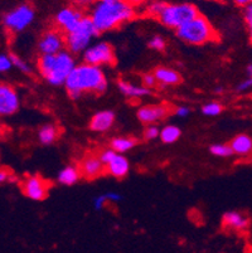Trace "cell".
Listing matches in <instances>:
<instances>
[{"mask_svg": "<svg viewBox=\"0 0 252 253\" xmlns=\"http://www.w3.org/2000/svg\"><path fill=\"white\" fill-rule=\"evenodd\" d=\"M0 136H1V126H0Z\"/></svg>", "mask_w": 252, "mask_h": 253, "instance_id": "7bdbcfd3", "label": "cell"}, {"mask_svg": "<svg viewBox=\"0 0 252 253\" xmlns=\"http://www.w3.org/2000/svg\"><path fill=\"white\" fill-rule=\"evenodd\" d=\"M83 17L85 15L81 9L76 8V6H64L57 11L54 17V24L57 29L63 32L64 34L71 33L77 28Z\"/></svg>", "mask_w": 252, "mask_h": 253, "instance_id": "30bf717a", "label": "cell"}, {"mask_svg": "<svg viewBox=\"0 0 252 253\" xmlns=\"http://www.w3.org/2000/svg\"><path fill=\"white\" fill-rule=\"evenodd\" d=\"M246 73H247V76H249V77H252V63L247 64Z\"/></svg>", "mask_w": 252, "mask_h": 253, "instance_id": "60d3db41", "label": "cell"}, {"mask_svg": "<svg viewBox=\"0 0 252 253\" xmlns=\"http://www.w3.org/2000/svg\"><path fill=\"white\" fill-rule=\"evenodd\" d=\"M101 160L106 168V172L112 178L122 179L128 175L130 171V163L124 156V154H119L112 149H106L100 154Z\"/></svg>", "mask_w": 252, "mask_h": 253, "instance_id": "9c48e42d", "label": "cell"}, {"mask_svg": "<svg viewBox=\"0 0 252 253\" xmlns=\"http://www.w3.org/2000/svg\"><path fill=\"white\" fill-rule=\"evenodd\" d=\"M152 73L155 76L158 84L163 87H174L182 82V76L179 75V72L170 67L160 66V67H156Z\"/></svg>", "mask_w": 252, "mask_h": 253, "instance_id": "ac0fdd59", "label": "cell"}, {"mask_svg": "<svg viewBox=\"0 0 252 253\" xmlns=\"http://www.w3.org/2000/svg\"><path fill=\"white\" fill-rule=\"evenodd\" d=\"M214 92H216V93H222V92H223V88H222V87H217V88L214 89Z\"/></svg>", "mask_w": 252, "mask_h": 253, "instance_id": "b9f144b4", "label": "cell"}, {"mask_svg": "<svg viewBox=\"0 0 252 253\" xmlns=\"http://www.w3.org/2000/svg\"><path fill=\"white\" fill-rule=\"evenodd\" d=\"M81 178H82V175H81L80 168L75 167V165L64 167L63 169L59 170L58 175H57V180H58V183L66 186L75 185Z\"/></svg>", "mask_w": 252, "mask_h": 253, "instance_id": "44dd1931", "label": "cell"}, {"mask_svg": "<svg viewBox=\"0 0 252 253\" xmlns=\"http://www.w3.org/2000/svg\"><path fill=\"white\" fill-rule=\"evenodd\" d=\"M198 14L200 10L191 1H175V3L165 1L163 9L156 17V20L166 28L177 31Z\"/></svg>", "mask_w": 252, "mask_h": 253, "instance_id": "5b68a950", "label": "cell"}, {"mask_svg": "<svg viewBox=\"0 0 252 253\" xmlns=\"http://www.w3.org/2000/svg\"><path fill=\"white\" fill-rule=\"evenodd\" d=\"M182 42L191 45H203L218 39L216 29L204 15L198 14L175 31Z\"/></svg>", "mask_w": 252, "mask_h": 253, "instance_id": "277c9868", "label": "cell"}, {"mask_svg": "<svg viewBox=\"0 0 252 253\" xmlns=\"http://www.w3.org/2000/svg\"><path fill=\"white\" fill-rule=\"evenodd\" d=\"M10 175H9V172L4 169H0V185L9 180Z\"/></svg>", "mask_w": 252, "mask_h": 253, "instance_id": "f35d334b", "label": "cell"}, {"mask_svg": "<svg viewBox=\"0 0 252 253\" xmlns=\"http://www.w3.org/2000/svg\"><path fill=\"white\" fill-rule=\"evenodd\" d=\"M80 171L82 178L87 180H94V179L100 178L103 172H106V168L103 162L101 160L100 155H95V154H89L81 160Z\"/></svg>", "mask_w": 252, "mask_h": 253, "instance_id": "9a60e30c", "label": "cell"}, {"mask_svg": "<svg viewBox=\"0 0 252 253\" xmlns=\"http://www.w3.org/2000/svg\"><path fill=\"white\" fill-rule=\"evenodd\" d=\"M10 57H11V62H13V67H17L20 72L31 75L32 67L24 61V59H22L19 56H17V54H10Z\"/></svg>", "mask_w": 252, "mask_h": 253, "instance_id": "f546056e", "label": "cell"}, {"mask_svg": "<svg viewBox=\"0 0 252 253\" xmlns=\"http://www.w3.org/2000/svg\"><path fill=\"white\" fill-rule=\"evenodd\" d=\"M59 130L53 124H46L38 131V140L42 145H52L58 139Z\"/></svg>", "mask_w": 252, "mask_h": 253, "instance_id": "7402d4cb", "label": "cell"}, {"mask_svg": "<svg viewBox=\"0 0 252 253\" xmlns=\"http://www.w3.org/2000/svg\"><path fill=\"white\" fill-rule=\"evenodd\" d=\"M169 105L165 103H148L142 106L136 112L138 120L144 125H152L163 121L170 114Z\"/></svg>", "mask_w": 252, "mask_h": 253, "instance_id": "7c38bea8", "label": "cell"}, {"mask_svg": "<svg viewBox=\"0 0 252 253\" xmlns=\"http://www.w3.org/2000/svg\"><path fill=\"white\" fill-rule=\"evenodd\" d=\"M37 67L50 86H64L68 76L76 67V61L69 50H62L57 54H42Z\"/></svg>", "mask_w": 252, "mask_h": 253, "instance_id": "3957f363", "label": "cell"}, {"mask_svg": "<svg viewBox=\"0 0 252 253\" xmlns=\"http://www.w3.org/2000/svg\"><path fill=\"white\" fill-rule=\"evenodd\" d=\"M20 98L14 87L0 84V116H11L19 110Z\"/></svg>", "mask_w": 252, "mask_h": 253, "instance_id": "4fadbf2b", "label": "cell"}, {"mask_svg": "<svg viewBox=\"0 0 252 253\" xmlns=\"http://www.w3.org/2000/svg\"><path fill=\"white\" fill-rule=\"evenodd\" d=\"M148 47L156 52H163L166 48V41L161 36H154L149 39Z\"/></svg>", "mask_w": 252, "mask_h": 253, "instance_id": "f1b7e54d", "label": "cell"}, {"mask_svg": "<svg viewBox=\"0 0 252 253\" xmlns=\"http://www.w3.org/2000/svg\"><path fill=\"white\" fill-rule=\"evenodd\" d=\"M222 111H223V106L217 101H211V102H207L202 106V114L204 116H218L222 114Z\"/></svg>", "mask_w": 252, "mask_h": 253, "instance_id": "83f0119b", "label": "cell"}, {"mask_svg": "<svg viewBox=\"0 0 252 253\" xmlns=\"http://www.w3.org/2000/svg\"><path fill=\"white\" fill-rule=\"evenodd\" d=\"M222 223L227 229L231 231H244L249 227L250 219L245 214H242L241 211H226L223 217H222Z\"/></svg>", "mask_w": 252, "mask_h": 253, "instance_id": "d6986e66", "label": "cell"}, {"mask_svg": "<svg viewBox=\"0 0 252 253\" xmlns=\"http://www.w3.org/2000/svg\"><path fill=\"white\" fill-rule=\"evenodd\" d=\"M136 146V139L131 136H117L110 141V148L119 154H125Z\"/></svg>", "mask_w": 252, "mask_h": 253, "instance_id": "603a6c76", "label": "cell"}, {"mask_svg": "<svg viewBox=\"0 0 252 253\" xmlns=\"http://www.w3.org/2000/svg\"><path fill=\"white\" fill-rule=\"evenodd\" d=\"M83 62L94 64V66H111L114 64L116 58H115L114 48L107 42H97L91 44L83 52Z\"/></svg>", "mask_w": 252, "mask_h": 253, "instance_id": "52a82bcc", "label": "cell"}, {"mask_svg": "<svg viewBox=\"0 0 252 253\" xmlns=\"http://www.w3.org/2000/svg\"><path fill=\"white\" fill-rule=\"evenodd\" d=\"M120 92L129 100H140L147 96L151 95V89L145 87L144 84H138L128 80H119L117 82Z\"/></svg>", "mask_w": 252, "mask_h": 253, "instance_id": "2e32d148", "label": "cell"}, {"mask_svg": "<svg viewBox=\"0 0 252 253\" xmlns=\"http://www.w3.org/2000/svg\"><path fill=\"white\" fill-rule=\"evenodd\" d=\"M66 47V34L59 29H50L42 34L38 42L41 54H57L64 50Z\"/></svg>", "mask_w": 252, "mask_h": 253, "instance_id": "8fae6325", "label": "cell"}, {"mask_svg": "<svg viewBox=\"0 0 252 253\" xmlns=\"http://www.w3.org/2000/svg\"><path fill=\"white\" fill-rule=\"evenodd\" d=\"M126 1H128L129 4H131L134 8H139V6H144L148 1H150V0H126Z\"/></svg>", "mask_w": 252, "mask_h": 253, "instance_id": "74e56055", "label": "cell"}, {"mask_svg": "<svg viewBox=\"0 0 252 253\" xmlns=\"http://www.w3.org/2000/svg\"><path fill=\"white\" fill-rule=\"evenodd\" d=\"M242 17H244L245 23L249 28L252 27V3L249 4L244 8V11H242Z\"/></svg>", "mask_w": 252, "mask_h": 253, "instance_id": "e575fe53", "label": "cell"}, {"mask_svg": "<svg viewBox=\"0 0 252 253\" xmlns=\"http://www.w3.org/2000/svg\"><path fill=\"white\" fill-rule=\"evenodd\" d=\"M209 153L216 158H230L233 155L232 149H231L230 144H213L209 148Z\"/></svg>", "mask_w": 252, "mask_h": 253, "instance_id": "4316f807", "label": "cell"}, {"mask_svg": "<svg viewBox=\"0 0 252 253\" xmlns=\"http://www.w3.org/2000/svg\"><path fill=\"white\" fill-rule=\"evenodd\" d=\"M180 135H182V131L178 126L175 125H166L164 126L160 130V136L159 139L164 142V144H174L179 140Z\"/></svg>", "mask_w": 252, "mask_h": 253, "instance_id": "d4e9b609", "label": "cell"}, {"mask_svg": "<svg viewBox=\"0 0 252 253\" xmlns=\"http://www.w3.org/2000/svg\"><path fill=\"white\" fill-rule=\"evenodd\" d=\"M164 4H165V0H150L144 5V13L145 15L150 18H155L159 15V13L163 9Z\"/></svg>", "mask_w": 252, "mask_h": 253, "instance_id": "484cf974", "label": "cell"}, {"mask_svg": "<svg viewBox=\"0 0 252 253\" xmlns=\"http://www.w3.org/2000/svg\"><path fill=\"white\" fill-rule=\"evenodd\" d=\"M115 124V114L110 110L99 111L92 116L90 128L95 132H107Z\"/></svg>", "mask_w": 252, "mask_h": 253, "instance_id": "e0dca14e", "label": "cell"}, {"mask_svg": "<svg viewBox=\"0 0 252 253\" xmlns=\"http://www.w3.org/2000/svg\"><path fill=\"white\" fill-rule=\"evenodd\" d=\"M122 199L121 194L116 192H107L103 193V194L97 195L94 199V207L96 211H101V209L105 208L107 204L110 203H119Z\"/></svg>", "mask_w": 252, "mask_h": 253, "instance_id": "cb8c5ba5", "label": "cell"}, {"mask_svg": "<svg viewBox=\"0 0 252 253\" xmlns=\"http://www.w3.org/2000/svg\"><path fill=\"white\" fill-rule=\"evenodd\" d=\"M143 84H144L145 87H148V88L152 89L155 88L156 86H158V81H156L155 76H154V73H145V75H143Z\"/></svg>", "mask_w": 252, "mask_h": 253, "instance_id": "1f68e13d", "label": "cell"}, {"mask_svg": "<svg viewBox=\"0 0 252 253\" xmlns=\"http://www.w3.org/2000/svg\"><path fill=\"white\" fill-rule=\"evenodd\" d=\"M189 114H191V109H189L188 106H178L177 109L174 110V115L175 116L180 117V119H184V117L189 116Z\"/></svg>", "mask_w": 252, "mask_h": 253, "instance_id": "8d00e7d4", "label": "cell"}, {"mask_svg": "<svg viewBox=\"0 0 252 253\" xmlns=\"http://www.w3.org/2000/svg\"><path fill=\"white\" fill-rule=\"evenodd\" d=\"M23 193L27 198L32 201H43L48 197V190H50V184L43 178L38 175L28 176L22 185Z\"/></svg>", "mask_w": 252, "mask_h": 253, "instance_id": "5bb4252c", "label": "cell"}, {"mask_svg": "<svg viewBox=\"0 0 252 253\" xmlns=\"http://www.w3.org/2000/svg\"><path fill=\"white\" fill-rule=\"evenodd\" d=\"M143 136L148 141H152V140L158 139L160 136V128L158 127L156 124H152V125H147L144 128V132H143Z\"/></svg>", "mask_w": 252, "mask_h": 253, "instance_id": "4dcf8cb0", "label": "cell"}, {"mask_svg": "<svg viewBox=\"0 0 252 253\" xmlns=\"http://www.w3.org/2000/svg\"><path fill=\"white\" fill-rule=\"evenodd\" d=\"M232 1L237 6H241V8H245V6L252 3V0H232Z\"/></svg>", "mask_w": 252, "mask_h": 253, "instance_id": "ab89813d", "label": "cell"}, {"mask_svg": "<svg viewBox=\"0 0 252 253\" xmlns=\"http://www.w3.org/2000/svg\"><path fill=\"white\" fill-rule=\"evenodd\" d=\"M233 155L240 158H249L252 155V137L249 135H237L230 142Z\"/></svg>", "mask_w": 252, "mask_h": 253, "instance_id": "ffe728a7", "label": "cell"}, {"mask_svg": "<svg viewBox=\"0 0 252 253\" xmlns=\"http://www.w3.org/2000/svg\"><path fill=\"white\" fill-rule=\"evenodd\" d=\"M73 6L78 9H91V6L96 3V0H71Z\"/></svg>", "mask_w": 252, "mask_h": 253, "instance_id": "836d02e7", "label": "cell"}, {"mask_svg": "<svg viewBox=\"0 0 252 253\" xmlns=\"http://www.w3.org/2000/svg\"><path fill=\"white\" fill-rule=\"evenodd\" d=\"M11 67H13L11 57L6 56V54H0V73L8 72Z\"/></svg>", "mask_w": 252, "mask_h": 253, "instance_id": "d6a6232c", "label": "cell"}, {"mask_svg": "<svg viewBox=\"0 0 252 253\" xmlns=\"http://www.w3.org/2000/svg\"><path fill=\"white\" fill-rule=\"evenodd\" d=\"M33 20L34 9L28 4H22L4 17V24L13 33H19L27 29Z\"/></svg>", "mask_w": 252, "mask_h": 253, "instance_id": "ba28073f", "label": "cell"}, {"mask_svg": "<svg viewBox=\"0 0 252 253\" xmlns=\"http://www.w3.org/2000/svg\"><path fill=\"white\" fill-rule=\"evenodd\" d=\"M252 89V77H247L242 82L237 84V91L239 92H249Z\"/></svg>", "mask_w": 252, "mask_h": 253, "instance_id": "d590c367", "label": "cell"}, {"mask_svg": "<svg viewBox=\"0 0 252 253\" xmlns=\"http://www.w3.org/2000/svg\"><path fill=\"white\" fill-rule=\"evenodd\" d=\"M90 18L99 33L120 28L136 17V11L126 0H96L90 9Z\"/></svg>", "mask_w": 252, "mask_h": 253, "instance_id": "6da1fadb", "label": "cell"}, {"mask_svg": "<svg viewBox=\"0 0 252 253\" xmlns=\"http://www.w3.org/2000/svg\"><path fill=\"white\" fill-rule=\"evenodd\" d=\"M64 87L69 97L77 100L82 97L83 93H103L107 89V80L102 68L83 62L76 64L67 78Z\"/></svg>", "mask_w": 252, "mask_h": 253, "instance_id": "7a4b0ae2", "label": "cell"}, {"mask_svg": "<svg viewBox=\"0 0 252 253\" xmlns=\"http://www.w3.org/2000/svg\"><path fill=\"white\" fill-rule=\"evenodd\" d=\"M97 34L99 31L95 27L91 18L85 15L77 28L66 34L67 50H69L72 54L83 53L91 45V42Z\"/></svg>", "mask_w": 252, "mask_h": 253, "instance_id": "8992f818", "label": "cell"}]
</instances>
